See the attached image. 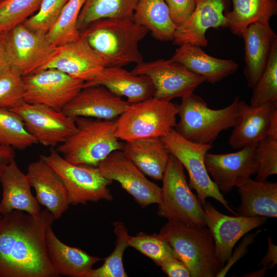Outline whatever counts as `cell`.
Returning a JSON list of instances; mask_svg holds the SVG:
<instances>
[{
  "mask_svg": "<svg viewBox=\"0 0 277 277\" xmlns=\"http://www.w3.org/2000/svg\"><path fill=\"white\" fill-rule=\"evenodd\" d=\"M55 220L47 209L36 215L14 210L0 221V277H59L51 263L46 233Z\"/></svg>",
  "mask_w": 277,
  "mask_h": 277,
  "instance_id": "cell-1",
  "label": "cell"
},
{
  "mask_svg": "<svg viewBox=\"0 0 277 277\" xmlns=\"http://www.w3.org/2000/svg\"><path fill=\"white\" fill-rule=\"evenodd\" d=\"M148 32L132 18H123L99 19L80 31L106 67H120L143 62L138 43Z\"/></svg>",
  "mask_w": 277,
  "mask_h": 277,
  "instance_id": "cell-2",
  "label": "cell"
},
{
  "mask_svg": "<svg viewBox=\"0 0 277 277\" xmlns=\"http://www.w3.org/2000/svg\"><path fill=\"white\" fill-rule=\"evenodd\" d=\"M239 101L238 96L228 106L213 109L193 93L182 98L181 103L176 105L180 120L174 129L192 142L212 147L221 132L234 126L239 115Z\"/></svg>",
  "mask_w": 277,
  "mask_h": 277,
  "instance_id": "cell-3",
  "label": "cell"
},
{
  "mask_svg": "<svg viewBox=\"0 0 277 277\" xmlns=\"http://www.w3.org/2000/svg\"><path fill=\"white\" fill-rule=\"evenodd\" d=\"M159 234L186 265L191 277H215L222 269L215 256L212 235L206 226L192 227L168 220Z\"/></svg>",
  "mask_w": 277,
  "mask_h": 277,
  "instance_id": "cell-4",
  "label": "cell"
},
{
  "mask_svg": "<svg viewBox=\"0 0 277 277\" xmlns=\"http://www.w3.org/2000/svg\"><path fill=\"white\" fill-rule=\"evenodd\" d=\"M114 121L77 117L76 130L55 150L71 163L97 166L111 153L123 149L124 143L114 134Z\"/></svg>",
  "mask_w": 277,
  "mask_h": 277,
  "instance_id": "cell-5",
  "label": "cell"
},
{
  "mask_svg": "<svg viewBox=\"0 0 277 277\" xmlns=\"http://www.w3.org/2000/svg\"><path fill=\"white\" fill-rule=\"evenodd\" d=\"M177 109L171 101L152 97L129 104L114 121L113 132L125 142L149 138L163 137L176 124Z\"/></svg>",
  "mask_w": 277,
  "mask_h": 277,
  "instance_id": "cell-6",
  "label": "cell"
},
{
  "mask_svg": "<svg viewBox=\"0 0 277 277\" xmlns=\"http://www.w3.org/2000/svg\"><path fill=\"white\" fill-rule=\"evenodd\" d=\"M162 181V200L158 204L157 215L189 226H206L203 205L192 192L183 166L171 154Z\"/></svg>",
  "mask_w": 277,
  "mask_h": 277,
  "instance_id": "cell-7",
  "label": "cell"
},
{
  "mask_svg": "<svg viewBox=\"0 0 277 277\" xmlns=\"http://www.w3.org/2000/svg\"><path fill=\"white\" fill-rule=\"evenodd\" d=\"M57 173L67 191L70 205L86 204L113 199L108 186L112 181L105 178L97 166L77 165L66 160L55 149L39 157Z\"/></svg>",
  "mask_w": 277,
  "mask_h": 277,
  "instance_id": "cell-8",
  "label": "cell"
},
{
  "mask_svg": "<svg viewBox=\"0 0 277 277\" xmlns=\"http://www.w3.org/2000/svg\"><path fill=\"white\" fill-rule=\"evenodd\" d=\"M171 154L182 164L189 175L188 185L195 191L202 205L208 197H212L221 203L229 212L235 215L228 201L217 189L207 172L205 157L212 147L208 144L192 142L172 129L166 136L161 138Z\"/></svg>",
  "mask_w": 277,
  "mask_h": 277,
  "instance_id": "cell-9",
  "label": "cell"
},
{
  "mask_svg": "<svg viewBox=\"0 0 277 277\" xmlns=\"http://www.w3.org/2000/svg\"><path fill=\"white\" fill-rule=\"evenodd\" d=\"M131 72L148 76L154 88L153 97L165 101L185 97L193 93L198 86L206 82L203 76L170 59L143 61L137 64Z\"/></svg>",
  "mask_w": 277,
  "mask_h": 277,
  "instance_id": "cell-10",
  "label": "cell"
},
{
  "mask_svg": "<svg viewBox=\"0 0 277 277\" xmlns=\"http://www.w3.org/2000/svg\"><path fill=\"white\" fill-rule=\"evenodd\" d=\"M11 67L23 76L38 71L55 47L46 35L34 32L21 24L0 34Z\"/></svg>",
  "mask_w": 277,
  "mask_h": 277,
  "instance_id": "cell-11",
  "label": "cell"
},
{
  "mask_svg": "<svg viewBox=\"0 0 277 277\" xmlns=\"http://www.w3.org/2000/svg\"><path fill=\"white\" fill-rule=\"evenodd\" d=\"M24 101L62 111L83 88L84 82L55 68H47L23 76Z\"/></svg>",
  "mask_w": 277,
  "mask_h": 277,
  "instance_id": "cell-12",
  "label": "cell"
},
{
  "mask_svg": "<svg viewBox=\"0 0 277 277\" xmlns=\"http://www.w3.org/2000/svg\"><path fill=\"white\" fill-rule=\"evenodd\" d=\"M11 110L21 116L36 142L46 147H57L77 129L75 118L46 105L24 101Z\"/></svg>",
  "mask_w": 277,
  "mask_h": 277,
  "instance_id": "cell-13",
  "label": "cell"
},
{
  "mask_svg": "<svg viewBox=\"0 0 277 277\" xmlns=\"http://www.w3.org/2000/svg\"><path fill=\"white\" fill-rule=\"evenodd\" d=\"M97 167L105 178L117 182L142 208L161 203L162 188L148 180L122 150L111 153Z\"/></svg>",
  "mask_w": 277,
  "mask_h": 277,
  "instance_id": "cell-14",
  "label": "cell"
},
{
  "mask_svg": "<svg viewBox=\"0 0 277 277\" xmlns=\"http://www.w3.org/2000/svg\"><path fill=\"white\" fill-rule=\"evenodd\" d=\"M203 208L206 226L212 235L215 256L222 268L231 256L238 241L267 221L264 216L228 215L218 211L209 202H206Z\"/></svg>",
  "mask_w": 277,
  "mask_h": 277,
  "instance_id": "cell-15",
  "label": "cell"
},
{
  "mask_svg": "<svg viewBox=\"0 0 277 277\" xmlns=\"http://www.w3.org/2000/svg\"><path fill=\"white\" fill-rule=\"evenodd\" d=\"M105 67L102 57L81 35L76 40L55 47L38 71L55 68L85 83L94 79Z\"/></svg>",
  "mask_w": 277,
  "mask_h": 277,
  "instance_id": "cell-16",
  "label": "cell"
},
{
  "mask_svg": "<svg viewBox=\"0 0 277 277\" xmlns=\"http://www.w3.org/2000/svg\"><path fill=\"white\" fill-rule=\"evenodd\" d=\"M256 145L246 146L232 153L206 154V170L221 192L229 193L234 187L243 185L256 174Z\"/></svg>",
  "mask_w": 277,
  "mask_h": 277,
  "instance_id": "cell-17",
  "label": "cell"
},
{
  "mask_svg": "<svg viewBox=\"0 0 277 277\" xmlns=\"http://www.w3.org/2000/svg\"><path fill=\"white\" fill-rule=\"evenodd\" d=\"M195 8L188 18L177 26L174 45L190 43L205 47L208 44L205 34L210 28L228 27L226 12L228 0H195Z\"/></svg>",
  "mask_w": 277,
  "mask_h": 277,
  "instance_id": "cell-18",
  "label": "cell"
},
{
  "mask_svg": "<svg viewBox=\"0 0 277 277\" xmlns=\"http://www.w3.org/2000/svg\"><path fill=\"white\" fill-rule=\"evenodd\" d=\"M129 104L105 87L95 85L83 87L62 111L74 118L114 120Z\"/></svg>",
  "mask_w": 277,
  "mask_h": 277,
  "instance_id": "cell-19",
  "label": "cell"
},
{
  "mask_svg": "<svg viewBox=\"0 0 277 277\" xmlns=\"http://www.w3.org/2000/svg\"><path fill=\"white\" fill-rule=\"evenodd\" d=\"M242 37L245 44L244 74L252 89L268 64L277 35L269 23H255L247 28Z\"/></svg>",
  "mask_w": 277,
  "mask_h": 277,
  "instance_id": "cell-20",
  "label": "cell"
},
{
  "mask_svg": "<svg viewBox=\"0 0 277 277\" xmlns=\"http://www.w3.org/2000/svg\"><path fill=\"white\" fill-rule=\"evenodd\" d=\"M35 191L38 203L60 219L70 205L67 191L61 178L47 163L39 159L30 163L26 174Z\"/></svg>",
  "mask_w": 277,
  "mask_h": 277,
  "instance_id": "cell-21",
  "label": "cell"
},
{
  "mask_svg": "<svg viewBox=\"0 0 277 277\" xmlns=\"http://www.w3.org/2000/svg\"><path fill=\"white\" fill-rule=\"evenodd\" d=\"M239 115L232 127L228 143L233 149L256 145L267 137L269 123L277 103L252 107L243 101H239Z\"/></svg>",
  "mask_w": 277,
  "mask_h": 277,
  "instance_id": "cell-22",
  "label": "cell"
},
{
  "mask_svg": "<svg viewBox=\"0 0 277 277\" xmlns=\"http://www.w3.org/2000/svg\"><path fill=\"white\" fill-rule=\"evenodd\" d=\"M101 85L130 104L140 102L154 95V88L148 76L136 74L120 67H106L83 87Z\"/></svg>",
  "mask_w": 277,
  "mask_h": 277,
  "instance_id": "cell-23",
  "label": "cell"
},
{
  "mask_svg": "<svg viewBox=\"0 0 277 277\" xmlns=\"http://www.w3.org/2000/svg\"><path fill=\"white\" fill-rule=\"evenodd\" d=\"M2 196L0 213L6 214L14 210L36 215L41 211L40 204L31 191V185L26 174L21 170L15 160L4 167L0 178Z\"/></svg>",
  "mask_w": 277,
  "mask_h": 277,
  "instance_id": "cell-24",
  "label": "cell"
},
{
  "mask_svg": "<svg viewBox=\"0 0 277 277\" xmlns=\"http://www.w3.org/2000/svg\"><path fill=\"white\" fill-rule=\"evenodd\" d=\"M200 46L183 44L176 49L170 60L180 63L212 85L233 74L239 65L232 60L216 58L207 54Z\"/></svg>",
  "mask_w": 277,
  "mask_h": 277,
  "instance_id": "cell-25",
  "label": "cell"
},
{
  "mask_svg": "<svg viewBox=\"0 0 277 277\" xmlns=\"http://www.w3.org/2000/svg\"><path fill=\"white\" fill-rule=\"evenodd\" d=\"M45 239L50 261L60 276L84 277L95 264L102 260L61 242L54 233L52 226L48 228Z\"/></svg>",
  "mask_w": 277,
  "mask_h": 277,
  "instance_id": "cell-26",
  "label": "cell"
},
{
  "mask_svg": "<svg viewBox=\"0 0 277 277\" xmlns=\"http://www.w3.org/2000/svg\"><path fill=\"white\" fill-rule=\"evenodd\" d=\"M122 151L145 175L162 180L171 153L161 138L127 141Z\"/></svg>",
  "mask_w": 277,
  "mask_h": 277,
  "instance_id": "cell-27",
  "label": "cell"
},
{
  "mask_svg": "<svg viewBox=\"0 0 277 277\" xmlns=\"http://www.w3.org/2000/svg\"><path fill=\"white\" fill-rule=\"evenodd\" d=\"M241 204L235 215L277 217V183L251 179L239 186Z\"/></svg>",
  "mask_w": 277,
  "mask_h": 277,
  "instance_id": "cell-28",
  "label": "cell"
},
{
  "mask_svg": "<svg viewBox=\"0 0 277 277\" xmlns=\"http://www.w3.org/2000/svg\"><path fill=\"white\" fill-rule=\"evenodd\" d=\"M132 19L160 41H173L177 26L164 0H139Z\"/></svg>",
  "mask_w": 277,
  "mask_h": 277,
  "instance_id": "cell-29",
  "label": "cell"
},
{
  "mask_svg": "<svg viewBox=\"0 0 277 277\" xmlns=\"http://www.w3.org/2000/svg\"><path fill=\"white\" fill-rule=\"evenodd\" d=\"M232 9L226 13L228 28L242 37L251 24L269 23L277 14V0H232Z\"/></svg>",
  "mask_w": 277,
  "mask_h": 277,
  "instance_id": "cell-30",
  "label": "cell"
},
{
  "mask_svg": "<svg viewBox=\"0 0 277 277\" xmlns=\"http://www.w3.org/2000/svg\"><path fill=\"white\" fill-rule=\"evenodd\" d=\"M139 0H86L77 21L81 31L91 23L107 18H132Z\"/></svg>",
  "mask_w": 277,
  "mask_h": 277,
  "instance_id": "cell-31",
  "label": "cell"
},
{
  "mask_svg": "<svg viewBox=\"0 0 277 277\" xmlns=\"http://www.w3.org/2000/svg\"><path fill=\"white\" fill-rule=\"evenodd\" d=\"M36 143L18 114L11 109L0 108V145L24 150Z\"/></svg>",
  "mask_w": 277,
  "mask_h": 277,
  "instance_id": "cell-32",
  "label": "cell"
},
{
  "mask_svg": "<svg viewBox=\"0 0 277 277\" xmlns=\"http://www.w3.org/2000/svg\"><path fill=\"white\" fill-rule=\"evenodd\" d=\"M86 0H68L61 14L46 36L54 47L78 39L81 32L77 28V21Z\"/></svg>",
  "mask_w": 277,
  "mask_h": 277,
  "instance_id": "cell-33",
  "label": "cell"
},
{
  "mask_svg": "<svg viewBox=\"0 0 277 277\" xmlns=\"http://www.w3.org/2000/svg\"><path fill=\"white\" fill-rule=\"evenodd\" d=\"M113 231L116 236L115 248L112 252L104 259L103 264L96 269H91L84 277H127L123 256L125 250L129 247L130 235L124 224L116 221L113 223Z\"/></svg>",
  "mask_w": 277,
  "mask_h": 277,
  "instance_id": "cell-34",
  "label": "cell"
},
{
  "mask_svg": "<svg viewBox=\"0 0 277 277\" xmlns=\"http://www.w3.org/2000/svg\"><path fill=\"white\" fill-rule=\"evenodd\" d=\"M252 89L251 106L277 103V42L273 45L266 68Z\"/></svg>",
  "mask_w": 277,
  "mask_h": 277,
  "instance_id": "cell-35",
  "label": "cell"
},
{
  "mask_svg": "<svg viewBox=\"0 0 277 277\" xmlns=\"http://www.w3.org/2000/svg\"><path fill=\"white\" fill-rule=\"evenodd\" d=\"M42 0H0V34L23 24L38 9Z\"/></svg>",
  "mask_w": 277,
  "mask_h": 277,
  "instance_id": "cell-36",
  "label": "cell"
},
{
  "mask_svg": "<svg viewBox=\"0 0 277 277\" xmlns=\"http://www.w3.org/2000/svg\"><path fill=\"white\" fill-rule=\"evenodd\" d=\"M128 244L151 259L158 266L164 260L176 257L171 246L159 233L149 234L140 232L135 236L130 235Z\"/></svg>",
  "mask_w": 277,
  "mask_h": 277,
  "instance_id": "cell-37",
  "label": "cell"
},
{
  "mask_svg": "<svg viewBox=\"0 0 277 277\" xmlns=\"http://www.w3.org/2000/svg\"><path fill=\"white\" fill-rule=\"evenodd\" d=\"M68 0H42L38 10L23 24L30 30L45 34L53 28Z\"/></svg>",
  "mask_w": 277,
  "mask_h": 277,
  "instance_id": "cell-38",
  "label": "cell"
},
{
  "mask_svg": "<svg viewBox=\"0 0 277 277\" xmlns=\"http://www.w3.org/2000/svg\"><path fill=\"white\" fill-rule=\"evenodd\" d=\"M23 76L14 68L10 67L0 73V108L11 109L23 102Z\"/></svg>",
  "mask_w": 277,
  "mask_h": 277,
  "instance_id": "cell-39",
  "label": "cell"
},
{
  "mask_svg": "<svg viewBox=\"0 0 277 277\" xmlns=\"http://www.w3.org/2000/svg\"><path fill=\"white\" fill-rule=\"evenodd\" d=\"M257 171L255 180L263 181L277 174V141L266 137L256 146Z\"/></svg>",
  "mask_w": 277,
  "mask_h": 277,
  "instance_id": "cell-40",
  "label": "cell"
},
{
  "mask_svg": "<svg viewBox=\"0 0 277 277\" xmlns=\"http://www.w3.org/2000/svg\"><path fill=\"white\" fill-rule=\"evenodd\" d=\"M170 12V16L177 27L185 22L193 12L195 0H164Z\"/></svg>",
  "mask_w": 277,
  "mask_h": 277,
  "instance_id": "cell-41",
  "label": "cell"
},
{
  "mask_svg": "<svg viewBox=\"0 0 277 277\" xmlns=\"http://www.w3.org/2000/svg\"><path fill=\"white\" fill-rule=\"evenodd\" d=\"M159 266L169 277H191L188 267L175 256L164 260Z\"/></svg>",
  "mask_w": 277,
  "mask_h": 277,
  "instance_id": "cell-42",
  "label": "cell"
},
{
  "mask_svg": "<svg viewBox=\"0 0 277 277\" xmlns=\"http://www.w3.org/2000/svg\"><path fill=\"white\" fill-rule=\"evenodd\" d=\"M256 233H250L247 235L243 239L239 246L235 250V252L227 262L226 265L217 274V277L225 276L231 267L241 258L247 252V246L249 244L254 242V238Z\"/></svg>",
  "mask_w": 277,
  "mask_h": 277,
  "instance_id": "cell-43",
  "label": "cell"
},
{
  "mask_svg": "<svg viewBox=\"0 0 277 277\" xmlns=\"http://www.w3.org/2000/svg\"><path fill=\"white\" fill-rule=\"evenodd\" d=\"M267 253L262 259L259 265L266 266L269 269L273 268L277 264V246L272 242L271 237L268 238Z\"/></svg>",
  "mask_w": 277,
  "mask_h": 277,
  "instance_id": "cell-44",
  "label": "cell"
},
{
  "mask_svg": "<svg viewBox=\"0 0 277 277\" xmlns=\"http://www.w3.org/2000/svg\"><path fill=\"white\" fill-rule=\"evenodd\" d=\"M15 153L13 148L0 145V178L5 166L14 160Z\"/></svg>",
  "mask_w": 277,
  "mask_h": 277,
  "instance_id": "cell-45",
  "label": "cell"
},
{
  "mask_svg": "<svg viewBox=\"0 0 277 277\" xmlns=\"http://www.w3.org/2000/svg\"><path fill=\"white\" fill-rule=\"evenodd\" d=\"M267 137L277 141V110L273 112L271 116Z\"/></svg>",
  "mask_w": 277,
  "mask_h": 277,
  "instance_id": "cell-46",
  "label": "cell"
},
{
  "mask_svg": "<svg viewBox=\"0 0 277 277\" xmlns=\"http://www.w3.org/2000/svg\"><path fill=\"white\" fill-rule=\"evenodd\" d=\"M11 67L9 60L4 47L0 38V73Z\"/></svg>",
  "mask_w": 277,
  "mask_h": 277,
  "instance_id": "cell-47",
  "label": "cell"
},
{
  "mask_svg": "<svg viewBox=\"0 0 277 277\" xmlns=\"http://www.w3.org/2000/svg\"><path fill=\"white\" fill-rule=\"evenodd\" d=\"M268 267L266 266H263V267L260 269L257 270L256 271H252L251 272L248 273L243 276L246 277H262L264 276L267 271Z\"/></svg>",
  "mask_w": 277,
  "mask_h": 277,
  "instance_id": "cell-48",
  "label": "cell"
},
{
  "mask_svg": "<svg viewBox=\"0 0 277 277\" xmlns=\"http://www.w3.org/2000/svg\"><path fill=\"white\" fill-rule=\"evenodd\" d=\"M2 215L0 213V221L2 219Z\"/></svg>",
  "mask_w": 277,
  "mask_h": 277,
  "instance_id": "cell-49",
  "label": "cell"
}]
</instances>
